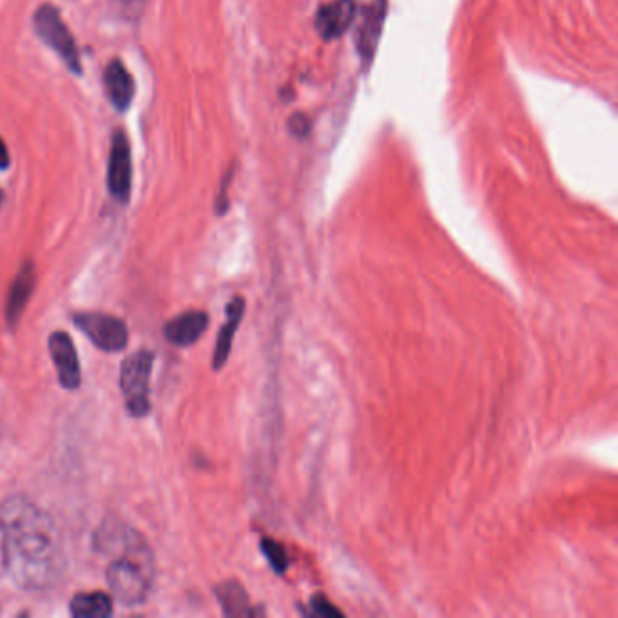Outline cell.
<instances>
[{
	"label": "cell",
	"instance_id": "9",
	"mask_svg": "<svg viewBox=\"0 0 618 618\" xmlns=\"http://www.w3.org/2000/svg\"><path fill=\"white\" fill-rule=\"evenodd\" d=\"M356 19L354 0H334L325 4L316 15V29L325 40H336L347 33Z\"/></svg>",
	"mask_w": 618,
	"mask_h": 618
},
{
	"label": "cell",
	"instance_id": "20",
	"mask_svg": "<svg viewBox=\"0 0 618 618\" xmlns=\"http://www.w3.org/2000/svg\"><path fill=\"white\" fill-rule=\"evenodd\" d=\"M8 167H10V153H8V147L0 138V169H8Z\"/></svg>",
	"mask_w": 618,
	"mask_h": 618
},
{
	"label": "cell",
	"instance_id": "21",
	"mask_svg": "<svg viewBox=\"0 0 618 618\" xmlns=\"http://www.w3.org/2000/svg\"><path fill=\"white\" fill-rule=\"evenodd\" d=\"M0 202H2V193H0Z\"/></svg>",
	"mask_w": 618,
	"mask_h": 618
},
{
	"label": "cell",
	"instance_id": "15",
	"mask_svg": "<svg viewBox=\"0 0 618 618\" xmlns=\"http://www.w3.org/2000/svg\"><path fill=\"white\" fill-rule=\"evenodd\" d=\"M77 618H107L113 615V600L106 593H78L69 604Z\"/></svg>",
	"mask_w": 618,
	"mask_h": 618
},
{
	"label": "cell",
	"instance_id": "14",
	"mask_svg": "<svg viewBox=\"0 0 618 618\" xmlns=\"http://www.w3.org/2000/svg\"><path fill=\"white\" fill-rule=\"evenodd\" d=\"M104 86L111 104L118 111H127L135 98V80L122 60H111L104 71Z\"/></svg>",
	"mask_w": 618,
	"mask_h": 618
},
{
	"label": "cell",
	"instance_id": "4",
	"mask_svg": "<svg viewBox=\"0 0 618 618\" xmlns=\"http://www.w3.org/2000/svg\"><path fill=\"white\" fill-rule=\"evenodd\" d=\"M33 26L42 42L64 60L69 71L80 75L82 60L78 53L77 42L73 39L66 22L60 17V11L51 4H42L39 10L35 11Z\"/></svg>",
	"mask_w": 618,
	"mask_h": 618
},
{
	"label": "cell",
	"instance_id": "18",
	"mask_svg": "<svg viewBox=\"0 0 618 618\" xmlns=\"http://www.w3.org/2000/svg\"><path fill=\"white\" fill-rule=\"evenodd\" d=\"M289 131L296 138H305L309 135L310 122L305 115H294L289 120Z\"/></svg>",
	"mask_w": 618,
	"mask_h": 618
},
{
	"label": "cell",
	"instance_id": "1",
	"mask_svg": "<svg viewBox=\"0 0 618 618\" xmlns=\"http://www.w3.org/2000/svg\"><path fill=\"white\" fill-rule=\"evenodd\" d=\"M0 535L4 566L15 584L29 591L57 584L64 571V550L48 513L24 495H11L0 503Z\"/></svg>",
	"mask_w": 618,
	"mask_h": 618
},
{
	"label": "cell",
	"instance_id": "8",
	"mask_svg": "<svg viewBox=\"0 0 618 618\" xmlns=\"http://www.w3.org/2000/svg\"><path fill=\"white\" fill-rule=\"evenodd\" d=\"M49 352L53 363L57 367L58 381L68 390H77L82 381L80 374V361H78L77 348L73 339L66 332H53L49 338Z\"/></svg>",
	"mask_w": 618,
	"mask_h": 618
},
{
	"label": "cell",
	"instance_id": "10",
	"mask_svg": "<svg viewBox=\"0 0 618 618\" xmlns=\"http://www.w3.org/2000/svg\"><path fill=\"white\" fill-rule=\"evenodd\" d=\"M209 327V314L203 310H189L171 319L164 327L167 341L176 347H189L202 338Z\"/></svg>",
	"mask_w": 618,
	"mask_h": 618
},
{
	"label": "cell",
	"instance_id": "16",
	"mask_svg": "<svg viewBox=\"0 0 618 618\" xmlns=\"http://www.w3.org/2000/svg\"><path fill=\"white\" fill-rule=\"evenodd\" d=\"M260 550L276 575L283 577L289 571V553L280 541L272 537H263L260 541Z\"/></svg>",
	"mask_w": 618,
	"mask_h": 618
},
{
	"label": "cell",
	"instance_id": "3",
	"mask_svg": "<svg viewBox=\"0 0 618 618\" xmlns=\"http://www.w3.org/2000/svg\"><path fill=\"white\" fill-rule=\"evenodd\" d=\"M155 365L151 350H138L122 363L120 388L126 399L127 412L133 417H144L151 410L149 381Z\"/></svg>",
	"mask_w": 618,
	"mask_h": 618
},
{
	"label": "cell",
	"instance_id": "7",
	"mask_svg": "<svg viewBox=\"0 0 618 618\" xmlns=\"http://www.w3.org/2000/svg\"><path fill=\"white\" fill-rule=\"evenodd\" d=\"M107 187L118 202L127 203L133 187V164L131 145L124 131H116L111 144V155L107 165Z\"/></svg>",
	"mask_w": 618,
	"mask_h": 618
},
{
	"label": "cell",
	"instance_id": "12",
	"mask_svg": "<svg viewBox=\"0 0 618 618\" xmlns=\"http://www.w3.org/2000/svg\"><path fill=\"white\" fill-rule=\"evenodd\" d=\"M214 593L222 606L223 615L227 617L247 618L265 615V609L256 608L252 604L249 593L238 580H225L214 588Z\"/></svg>",
	"mask_w": 618,
	"mask_h": 618
},
{
	"label": "cell",
	"instance_id": "13",
	"mask_svg": "<svg viewBox=\"0 0 618 618\" xmlns=\"http://www.w3.org/2000/svg\"><path fill=\"white\" fill-rule=\"evenodd\" d=\"M245 307H247V305H245V298H242V296H234V298L229 301V305L225 307L227 319H225L222 329L218 332V338H216V347H214L213 354L214 370H222L223 365L229 361L232 343H234V336H236L238 327H240V323H242Z\"/></svg>",
	"mask_w": 618,
	"mask_h": 618
},
{
	"label": "cell",
	"instance_id": "11",
	"mask_svg": "<svg viewBox=\"0 0 618 618\" xmlns=\"http://www.w3.org/2000/svg\"><path fill=\"white\" fill-rule=\"evenodd\" d=\"M37 285V271H35V263L26 261L20 267L19 274L15 276L13 285H11L8 301H6V321L10 327H15L19 323L24 309L28 307L29 298Z\"/></svg>",
	"mask_w": 618,
	"mask_h": 618
},
{
	"label": "cell",
	"instance_id": "6",
	"mask_svg": "<svg viewBox=\"0 0 618 618\" xmlns=\"http://www.w3.org/2000/svg\"><path fill=\"white\" fill-rule=\"evenodd\" d=\"M73 321L104 352H120L127 347L129 330L122 319L97 312H78Z\"/></svg>",
	"mask_w": 618,
	"mask_h": 618
},
{
	"label": "cell",
	"instance_id": "2",
	"mask_svg": "<svg viewBox=\"0 0 618 618\" xmlns=\"http://www.w3.org/2000/svg\"><path fill=\"white\" fill-rule=\"evenodd\" d=\"M97 550L106 555V579L115 599L127 608L144 604L155 582V555L140 533L122 522L98 530Z\"/></svg>",
	"mask_w": 618,
	"mask_h": 618
},
{
	"label": "cell",
	"instance_id": "17",
	"mask_svg": "<svg viewBox=\"0 0 618 618\" xmlns=\"http://www.w3.org/2000/svg\"><path fill=\"white\" fill-rule=\"evenodd\" d=\"M309 608L310 613H312V615H318V617H345V613H343V611H341L336 604H332L329 597H327V595H323V593H316V595H312V597H310Z\"/></svg>",
	"mask_w": 618,
	"mask_h": 618
},
{
	"label": "cell",
	"instance_id": "5",
	"mask_svg": "<svg viewBox=\"0 0 618 618\" xmlns=\"http://www.w3.org/2000/svg\"><path fill=\"white\" fill-rule=\"evenodd\" d=\"M356 2V48L363 62H370L376 55L383 35L387 0H354Z\"/></svg>",
	"mask_w": 618,
	"mask_h": 618
},
{
	"label": "cell",
	"instance_id": "19",
	"mask_svg": "<svg viewBox=\"0 0 618 618\" xmlns=\"http://www.w3.org/2000/svg\"><path fill=\"white\" fill-rule=\"evenodd\" d=\"M232 173L225 174V178H223L222 182V191L218 194V200H216V213L222 214L227 213V209H229V200H227V191H229V184H231Z\"/></svg>",
	"mask_w": 618,
	"mask_h": 618
}]
</instances>
